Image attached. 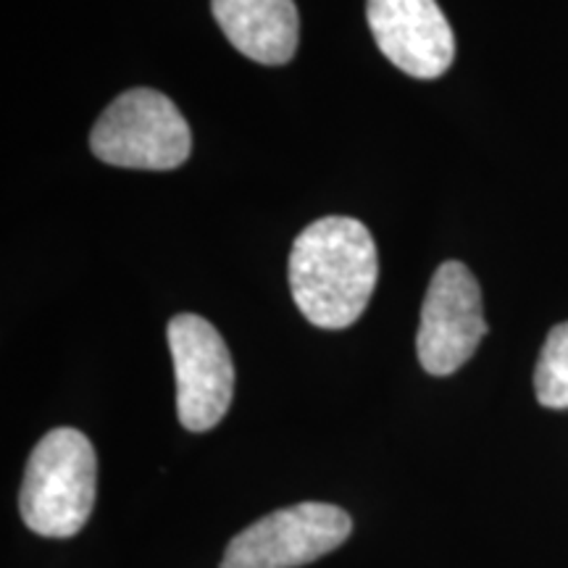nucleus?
<instances>
[{
    "mask_svg": "<svg viewBox=\"0 0 568 568\" xmlns=\"http://www.w3.org/2000/svg\"><path fill=\"white\" fill-rule=\"evenodd\" d=\"M379 276L372 232L347 216H326L297 234L290 290L297 311L318 329H347L366 311Z\"/></svg>",
    "mask_w": 568,
    "mask_h": 568,
    "instance_id": "1",
    "label": "nucleus"
},
{
    "mask_svg": "<svg viewBox=\"0 0 568 568\" xmlns=\"http://www.w3.org/2000/svg\"><path fill=\"white\" fill-rule=\"evenodd\" d=\"M95 447L80 429L48 432L32 450L19 493V510L34 535L67 539L82 531L95 506Z\"/></svg>",
    "mask_w": 568,
    "mask_h": 568,
    "instance_id": "2",
    "label": "nucleus"
},
{
    "mask_svg": "<svg viewBox=\"0 0 568 568\" xmlns=\"http://www.w3.org/2000/svg\"><path fill=\"white\" fill-rule=\"evenodd\" d=\"M90 148L109 166L169 172L190 159L193 132L163 92L134 88L101 113Z\"/></svg>",
    "mask_w": 568,
    "mask_h": 568,
    "instance_id": "3",
    "label": "nucleus"
},
{
    "mask_svg": "<svg viewBox=\"0 0 568 568\" xmlns=\"http://www.w3.org/2000/svg\"><path fill=\"white\" fill-rule=\"evenodd\" d=\"M353 518L329 503L280 508L240 531L222 568H297L337 550L351 537Z\"/></svg>",
    "mask_w": 568,
    "mask_h": 568,
    "instance_id": "4",
    "label": "nucleus"
},
{
    "mask_svg": "<svg viewBox=\"0 0 568 568\" xmlns=\"http://www.w3.org/2000/svg\"><path fill=\"white\" fill-rule=\"evenodd\" d=\"M166 337L176 374L180 422L190 432H209L226 416L234 395L230 347L216 326L197 314L174 316Z\"/></svg>",
    "mask_w": 568,
    "mask_h": 568,
    "instance_id": "5",
    "label": "nucleus"
},
{
    "mask_svg": "<svg viewBox=\"0 0 568 568\" xmlns=\"http://www.w3.org/2000/svg\"><path fill=\"white\" fill-rule=\"evenodd\" d=\"M485 335L479 282L460 261H445L432 276L422 305L416 351L424 372L432 376L458 372Z\"/></svg>",
    "mask_w": 568,
    "mask_h": 568,
    "instance_id": "6",
    "label": "nucleus"
},
{
    "mask_svg": "<svg viewBox=\"0 0 568 568\" xmlns=\"http://www.w3.org/2000/svg\"><path fill=\"white\" fill-rule=\"evenodd\" d=\"M366 19L379 51L416 80H437L456 59V34L437 0H368Z\"/></svg>",
    "mask_w": 568,
    "mask_h": 568,
    "instance_id": "7",
    "label": "nucleus"
},
{
    "mask_svg": "<svg viewBox=\"0 0 568 568\" xmlns=\"http://www.w3.org/2000/svg\"><path fill=\"white\" fill-rule=\"evenodd\" d=\"M226 40L247 59L280 67L297 51L301 19L295 0H211Z\"/></svg>",
    "mask_w": 568,
    "mask_h": 568,
    "instance_id": "8",
    "label": "nucleus"
},
{
    "mask_svg": "<svg viewBox=\"0 0 568 568\" xmlns=\"http://www.w3.org/2000/svg\"><path fill=\"white\" fill-rule=\"evenodd\" d=\"M535 393L545 408H568V322L552 326L535 368Z\"/></svg>",
    "mask_w": 568,
    "mask_h": 568,
    "instance_id": "9",
    "label": "nucleus"
}]
</instances>
